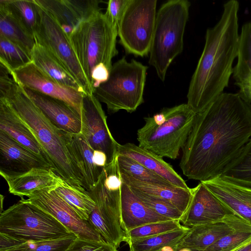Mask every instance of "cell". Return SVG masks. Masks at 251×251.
<instances>
[{
    "instance_id": "cell-18",
    "label": "cell",
    "mask_w": 251,
    "mask_h": 251,
    "mask_svg": "<svg viewBox=\"0 0 251 251\" xmlns=\"http://www.w3.org/2000/svg\"><path fill=\"white\" fill-rule=\"evenodd\" d=\"M24 89L34 104L56 127L69 133L81 132V115L69 104L36 91Z\"/></svg>"
},
{
    "instance_id": "cell-37",
    "label": "cell",
    "mask_w": 251,
    "mask_h": 251,
    "mask_svg": "<svg viewBox=\"0 0 251 251\" xmlns=\"http://www.w3.org/2000/svg\"><path fill=\"white\" fill-rule=\"evenodd\" d=\"M179 220H168L150 223L135 228L126 234L129 240L145 238L174 231L182 228Z\"/></svg>"
},
{
    "instance_id": "cell-34",
    "label": "cell",
    "mask_w": 251,
    "mask_h": 251,
    "mask_svg": "<svg viewBox=\"0 0 251 251\" xmlns=\"http://www.w3.org/2000/svg\"><path fill=\"white\" fill-rule=\"evenodd\" d=\"M117 163L120 173L136 179L163 185H173L163 177L128 156L118 154Z\"/></svg>"
},
{
    "instance_id": "cell-16",
    "label": "cell",
    "mask_w": 251,
    "mask_h": 251,
    "mask_svg": "<svg viewBox=\"0 0 251 251\" xmlns=\"http://www.w3.org/2000/svg\"><path fill=\"white\" fill-rule=\"evenodd\" d=\"M34 168L51 169L43 158L0 130V175L16 176Z\"/></svg>"
},
{
    "instance_id": "cell-36",
    "label": "cell",
    "mask_w": 251,
    "mask_h": 251,
    "mask_svg": "<svg viewBox=\"0 0 251 251\" xmlns=\"http://www.w3.org/2000/svg\"><path fill=\"white\" fill-rule=\"evenodd\" d=\"M76 238L71 232L58 238L27 241L6 251H64Z\"/></svg>"
},
{
    "instance_id": "cell-19",
    "label": "cell",
    "mask_w": 251,
    "mask_h": 251,
    "mask_svg": "<svg viewBox=\"0 0 251 251\" xmlns=\"http://www.w3.org/2000/svg\"><path fill=\"white\" fill-rule=\"evenodd\" d=\"M201 182L233 213L251 225V188L221 176Z\"/></svg>"
},
{
    "instance_id": "cell-14",
    "label": "cell",
    "mask_w": 251,
    "mask_h": 251,
    "mask_svg": "<svg viewBox=\"0 0 251 251\" xmlns=\"http://www.w3.org/2000/svg\"><path fill=\"white\" fill-rule=\"evenodd\" d=\"M9 71L11 77L23 88L61 100L81 115L83 98L86 94L59 84L32 62L18 69Z\"/></svg>"
},
{
    "instance_id": "cell-33",
    "label": "cell",
    "mask_w": 251,
    "mask_h": 251,
    "mask_svg": "<svg viewBox=\"0 0 251 251\" xmlns=\"http://www.w3.org/2000/svg\"><path fill=\"white\" fill-rule=\"evenodd\" d=\"M190 227L182 228L160 235L128 241L129 251H160L169 245L179 243L188 233Z\"/></svg>"
},
{
    "instance_id": "cell-29",
    "label": "cell",
    "mask_w": 251,
    "mask_h": 251,
    "mask_svg": "<svg viewBox=\"0 0 251 251\" xmlns=\"http://www.w3.org/2000/svg\"><path fill=\"white\" fill-rule=\"evenodd\" d=\"M0 35L18 44L30 54L35 45L34 36L0 3Z\"/></svg>"
},
{
    "instance_id": "cell-23",
    "label": "cell",
    "mask_w": 251,
    "mask_h": 251,
    "mask_svg": "<svg viewBox=\"0 0 251 251\" xmlns=\"http://www.w3.org/2000/svg\"><path fill=\"white\" fill-rule=\"evenodd\" d=\"M0 130L43 158L50 165L34 134L2 98H0Z\"/></svg>"
},
{
    "instance_id": "cell-7",
    "label": "cell",
    "mask_w": 251,
    "mask_h": 251,
    "mask_svg": "<svg viewBox=\"0 0 251 251\" xmlns=\"http://www.w3.org/2000/svg\"><path fill=\"white\" fill-rule=\"evenodd\" d=\"M117 36V28L101 12L81 22L70 36L72 48L91 86V74L96 65L103 63L110 71L112 60L118 52Z\"/></svg>"
},
{
    "instance_id": "cell-44",
    "label": "cell",
    "mask_w": 251,
    "mask_h": 251,
    "mask_svg": "<svg viewBox=\"0 0 251 251\" xmlns=\"http://www.w3.org/2000/svg\"><path fill=\"white\" fill-rule=\"evenodd\" d=\"M21 244L22 243L20 241L0 233V251H6L11 248Z\"/></svg>"
},
{
    "instance_id": "cell-47",
    "label": "cell",
    "mask_w": 251,
    "mask_h": 251,
    "mask_svg": "<svg viewBox=\"0 0 251 251\" xmlns=\"http://www.w3.org/2000/svg\"><path fill=\"white\" fill-rule=\"evenodd\" d=\"M176 251H200V250H198L193 249L186 248V247H181L179 246V248Z\"/></svg>"
},
{
    "instance_id": "cell-5",
    "label": "cell",
    "mask_w": 251,
    "mask_h": 251,
    "mask_svg": "<svg viewBox=\"0 0 251 251\" xmlns=\"http://www.w3.org/2000/svg\"><path fill=\"white\" fill-rule=\"evenodd\" d=\"M190 5L187 0H170L156 13L149 62L162 81L170 64L183 50Z\"/></svg>"
},
{
    "instance_id": "cell-46",
    "label": "cell",
    "mask_w": 251,
    "mask_h": 251,
    "mask_svg": "<svg viewBox=\"0 0 251 251\" xmlns=\"http://www.w3.org/2000/svg\"><path fill=\"white\" fill-rule=\"evenodd\" d=\"M236 251H251V241Z\"/></svg>"
},
{
    "instance_id": "cell-8",
    "label": "cell",
    "mask_w": 251,
    "mask_h": 251,
    "mask_svg": "<svg viewBox=\"0 0 251 251\" xmlns=\"http://www.w3.org/2000/svg\"><path fill=\"white\" fill-rule=\"evenodd\" d=\"M148 67L125 56L114 63L108 80L95 89L94 95L106 105L109 113L124 110L136 111L144 102V91Z\"/></svg>"
},
{
    "instance_id": "cell-20",
    "label": "cell",
    "mask_w": 251,
    "mask_h": 251,
    "mask_svg": "<svg viewBox=\"0 0 251 251\" xmlns=\"http://www.w3.org/2000/svg\"><path fill=\"white\" fill-rule=\"evenodd\" d=\"M121 208L122 225L126 234L146 224L171 220L146 206L123 181Z\"/></svg>"
},
{
    "instance_id": "cell-22",
    "label": "cell",
    "mask_w": 251,
    "mask_h": 251,
    "mask_svg": "<svg viewBox=\"0 0 251 251\" xmlns=\"http://www.w3.org/2000/svg\"><path fill=\"white\" fill-rule=\"evenodd\" d=\"M118 154L128 156L163 177L174 186L189 189L185 181L162 157L133 143L120 144Z\"/></svg>"
},
{
    "instance_id": "cell-30",
    "label": "cell",
    "mask_w": 251,
    "mask_h": 251,
    "mask_svg": "<svg viewBox=\"0 0 251 251\" xmlns=\"http://www.w3.org/2000/svg\"><path fill=\"white\" fill-rule=\"evenodd\" d=\"M0 3L34 36L40 21L39 6L35 0H0Z\"/></svg>"
},
{
    "instance_id": "cell-39",
    "label": "cell",
    "mask_w": 251,
    "mask_h": 251,
    "mask_svg": "<svg viewBox=\"0 0 251 251\" xmlns=\"http://www.w3.org/2000/svg\"><path fill=\"white\" fill-rule=\"evenodd\" d=\"M131 191L146 206L156 213L171 220H180L183 214L169 201L138 191Z\"/></svg>"
},
{
    "instance_id": "cell-12",
    "label": "cell",
    "mask_w": 251,
    "mask_h": 251,
    "mask_svg": "<svg viewBox=\"0 0 251 251\" xmlns=\"http://www.w3.org/2000/svg\"><path fill=\"white\" fill-rule=\"evenodd\" d=\"M53 188L37 190L25 200L50 214L78 238L102 240L88 221L82 219Z\"/></svg>"
},
{
    "instance_id": "cell-27",
    "label": "cell",
    "mask_w": 251,
    "mask_h": 251,
    "mask_svg": "<svg viewBox=\"0 0 251 251\" xmlns=\"http://www.w3.org/2000/svg\"><path fill=\"white\" fill-rule=\"evenodd\" d=\"M30 56L32 62L53 80L62 85L85 94L73 76L44 47L35 42Z\"/></svg>"
},
{
    "instance_id": "cell-17",
    "label": "cell",
    "mask_w": 251,
    "mask_h": 251,
    "mask_svg": "<svg viewBox=\"0 0 251 251\" xmlns=\"http://www.w3.org/2000/svg\"><path fill=\"white\" fill-rule=\"evenodd\" d=\"M249 225L238 216L231 213L220 220L190 227L179 245L181 247L204 251L226 235Z\"/></svg>"
},
{
    "instance_id": "cell-21",
    "label": "cell",
    "mask_w": 251,
    "mask_h": 251,
    "mask_svg": "<svg viewBox=\"0 0 251 251\" xmlns=\"http://www.w3.org/2000/svg\"><path fill=\"white\" fill-rule=\"evenodd\" d=\"M236 64L232 76L237 93L251 110V21L241 27Z\"/></svg>"
},
{
    "instance_id": "cell-4",
    "label": "cell",
    "mask_w": 251,
    "mask_h": 251,
    "mask_svg": "<svg viewBox=\"0 0 251 251\" xmlns=\"http://www.w3.org/2000/svg\"><path fill=\"white\" fill-rule=\"evenodd\" d=\"M122 183L116 156L104 167L94 188L88 191L95 207L88 221L103 240L117 249L126 241L121 221Z\"/></svg>"
},
{
    "instance_id": "cell-28",
    "label": "cell",
    "mask_w": 251,
    "mask_h": 251,
    "mask_svg": "<svg viewBox=\"0 0 251 251\" xmlns=\"http://www.w3.org/2000/svg\"><path fill=\"white\" fill-rule=\"evenodd\" d=\"M56 192L77 212L80 218L88 221L95 207L89 192L83 187L73 185L56 175Z\"/></svg>"
},
{
    "instance_id": "cell-15",
    "label": "cell",
    "mask_w": 251,
    "mask_h": 251,
    "mask_svg": "<svg viewBox=\"0 0 251 251\" xmlns=\"http://www.w3.org/2000/svg\"><path fill=\"white\" fill-rule=\"evenodd\" d=\"M191 190L189 204L179 220L183 226L192 227L206 224L233 213L201 182Z\"/></svg>"
},
{
    "instance_id": "cell-35",
    "label": "cell",
    "mask_w": 251,
    "mask_h": 251,
    "mask_svg": "<svg viewBox=\"0 0 251 251\" xmlns=\"http://www.w3.org/2000/svg\"><path fill=\"white\" fill-rule=\"evenodd\" d=\"M0 62L14 71L31 63L29 53L18 44L0 35Z\"/></svg>"
},
{
    "instance_id": "cell-11",
    "label": "cell",
    "mask_w": 251,
    "mask_h": 251,
    "mask_svg": "<svg viewBox=\"0 0 251 251\" xmlns=\"http://www.w3.org/2000/svg\"><path fill=\"white\" fill-rule=\"evenodd\" d=\"M38 6L40 21L34 34L35 42L46 48L64 66L86 95L94 94V89L83 71L69 37L53 17Z\"/></svg>"
},
{
    "instance_id": "cell-45",
    "label": "cell",
    "mask_w": 251,
    "mask_h": 251,
    "mask_svg": "<svg viewBox=\"0 0 251 251\" xmlns=\"http://www.w3.org/2000/svg\"><path fill=\"white\" fill-rule=\"evenodd\" d=\"M93 161L96 166L104 168L107 164L106 155L101 151L94 150L93 152Z\"/></svg>"
},
{
    "instance_id": "cell-2",
    "label": "cell",
    "mask_w": 251,
    "mask_h": 251,
    "mask_svg": "<svg viewBox=\"0 0 251 251\" xmlns=\"http://www.w3.org/2000/svg\"><path fill=\"white\" fill-rule=\"evenodd\" d=\"M239 9L236 0L225 3L220 20L206 31L204 48L187 95V104L196 113L205 109L228 85L238 51Z\"/></svg>"
},
{
    "instance_id": "cell-24",
    "label": "cell",
    "mask_w": 251,
    "mask_h": 251,
    "mask_svg": "<svg viewBox=\"0 0 251 251\" xmlns=\"http://www.w3.org/2000/svg\"><path fill=\"white\" fill-rule=\"evenodd\" d=\"M64 135L70 153L75 159L83 175L87 191L97 185L103 168L96 166L93 161L94 150L81 133L64 131Z\"/></svg>"
},
{
    "instance_id": "cell-10",
    "label": "cell",
    "mask_w": 251,
    "mask_h": 251,
    "mask_svg": "<svg viewBox=\"0 0 251 251\" xmlns=\"http://www.w3.org/2000/svg\"><path fill=\"white\" fill-rule=\"evenodd\" d=\"M156 0H129L119 23V42L127 54L147 56L156 19Z\"/></svg>"
},
{
    "instance_id": "cell-32",
    "label": "cell",
    "mask_w": 251,
    "mask_h": 251,
    "mask_svg": "<svg viewBox=\"0 0 251 251\" xmlns=\"http://www.w3.org/2000/svg\"><path fill=\"white\" fill-rule=\"evenodd\" d=\"M35 0L53 17L69 38L74 29L82 22L67 0Z\"/></svg>"
},
{
    "instance_id": "cell-1",
    "label": "cell",
    "mask_w": 251,
    "mask_h": 251,
    "mask_svg": "<svg viewBox=\"0 0 251 251\" xmlns=\"http://www.w3.org/2000/svg\"><path fill=\"white\" fill-rule=\"evenodd\" d=\"M251 138V109L238 93L224 92L196 114L179 167L200 182L221 176Z\"/></svg>"
},
{
    "instance_id": "cell-43",
    "label": "cell",
    "mask_w": 251,
    "mask_h": 251,
    "mask_svg": "<svg viewBox=\"0 0 251 251\" xmlns=\"http://www.w3.org/2000/svg\"><path fill=\"white\" fill-rule=\"evenodd\" d=\"M109 75L110 71L103 63H100L95 67L91 74V84L94 91L108 80Z\"/></svg>"
},
{
    "instance_id": "cell-40",
    "label": "cell",
    "mask_w": 251,
    "mask_h": 251,
    "mask_svg": "<svg viewBox=\"0 0 251 251\" xmlns=\"http://www.w3.org/2000/svg\"><path fill=\"white\" fill-rule=\"evenodd\" d=\"M67 2L81 22L100 12V0H67Z\"/></svg>"
},
{
    "instance_id": "cell-42",
    "label": "cell",
    "mask_w": 251,
    "mask_h": 251,
    "mask_svg": "<svg viewBox=\"0 0 251 251\" xmlns=\"http://www.w3.org/2000/svg\"><path fill=\"white\" fill-rule=\"evenodd\" d=\"M129 0H109L104 13L108 20L116 28Z\"/></svg>"
},
{
    "instance_id": "cell-48",
    "label": "cell",
    "mask_w": 251,
    "mask_h": 251,
    "mask_svg": "<svg viewBox=\"0 0 251 251\" xmlns=\"http://www.w3.org/2000/svg\"><path fill=\"white\" fill-rule=\"evenodd\" d=\"M4 200V197L0 195V201H1V208H0V213L2 212V204H3V201Z\"/></svg>"
},
{
    "instance_id": "cell-26",
    "label": "cell",
    "mask_w": 251,
    "mask_h": 251,
    "mask_svg": "<svg viewBox=\"0 0 251 251\" xmlns=\"http://www.w3.org/2000/svg\"><path fill=\"white\" fill-rule=\"evenodd\" d=\"M121 174V178L133 190L138 191L169 201L182 214L186 210L192 198L191 188L166 186L146 182L128 175Z\"/></svg>"
},
{
    "instance_id": "cell-25",
    "label": "cell",
    "mask_w": 251,
    "mask_h": 251,
    "mask_svg": "<svg viewBox=\"0 0 251 251\" xmlns=\"http://www.w3.org/2000/svg\"><path fill=\"white\" fill-rule=\"evenodd\" d=\"M57 174L51 169L34 168L16 176H1L8 185L9 192L21 197H29L33 192L46 188L54 187Z\"/></svg>"
},
{
    "instance_id": "cell-41",
    "label": "cell",
    "mask_w": 251,
    "mask_h": 251,
    "mask_svg": "<svg viewBox=\"0 0 251 251\" xmlns=\"http://www.w3.org/2000/svg\"><path fill=\"white\" fill-rule=\"evenodd\" d=\"M64 251H118L104 240L95 241L76 238Z\"/></svg>"
},
{
    "instance_id": "cell-3",
    "label": "cell",
    "mask_w": 251,
    "mask_h": 251,
    "mask_svg": "<svg viewBox=\"0 0 251 251\" xmlns=\"http://www.w3.org/2000/svg\"><path fill=\"white\" fill-rule=\"evenodd\" d=\"M0 98L10 107L34 134L47 157L51 170L68 182L87 188L78 165L68 149L64 131L56 127L12 78L0 91Z\"/></svg>"
},
{
    "instance_id": "cell-38",
    "label": "cell",
    "mask_w": 251,
    "mask_h": 251,
    "mask_svg": "<svg viewBox=\"0 0 251 251\" xmlns=\"http://www.w3.org/2000/svg\"><path fill=\"white\" fill-rule=\"evenodd\" d=\"M251 241L249 225L226 235L203 251H235Z\"/></svg>"
},
{
    "instance_id": "cell-6",
    "label": "cell",
    "mask_w": 251,
    "mask_h": 251,
    "mask_svg": "<svg viewBox=\"0 0 251 251\" xmlns=\"http://www.w3.org/2000/svg\"><path fill=\"white\" fill-rule=\"evenodd\" d=\"M165 119L154 123L145 117V125L137 130L139 146L161 157L176 159L191 132L196 113L187 103L162 110Z\"/></svg>"
},
{
    "instance_id": "cell-13",
    "label": "cell",
    "mask_w": 251,
    "mask_h": 251,
    "mask_svg": "<svg viewBox=\"0 0 251 251\" xmlns=\"http://www.w3.org/2000/svg\"><path fill=\"white\" fill-rule=\"evenodd\" d=\"M81 133L94 150L103 152L109 163L120 145L112 136L100 101L94 94L84 95L81 109Z\"/></svg>"
},
{
    "instance_id": "cell-9",
    "label": "cell",
    "mask_w": 251,
    "mask_h": 251,
    "mask_svg": "<svg viewBox=\"0 0 251 251\" xmlns=\"http://www.w3.org/2000/svg\"><path fill=\"white\" fill-rule=\"evenodd\" d=\"M0 233L23 243L58 238L71 232L50 214L23 199L0 213Z\"/></svg>"
},
{
    "instance_id": "cell-31",
    "label": "cell",
    "mask_w": 251,
    "mask_h": 251,
    "mask_svg": "<svg viewBox=\"0 0 251 251\" xmlns=\"http://www.w3.org/2000/svg\"><path fill=\"white\" fill-rule=\"evenodd\" d=\"M221 176L232 182L251 188V138Z\"/></svg>"
}]
</instances>
